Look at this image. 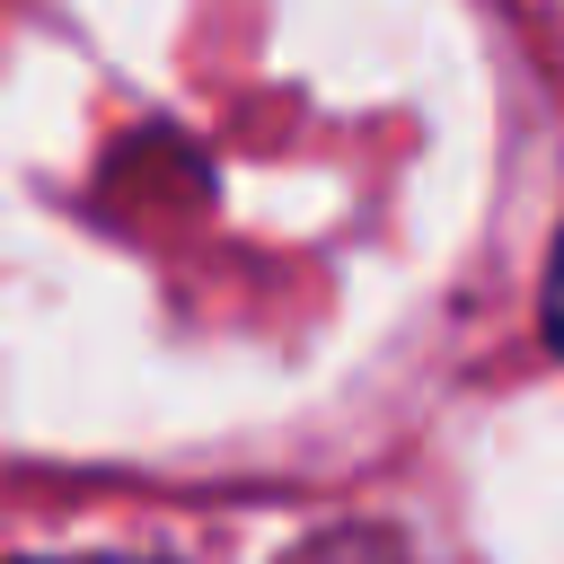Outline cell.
<instances>
[{
    "label": "cell",
    "mask_w": 564,
    "mask_h": 564,
    "mask_svg": "<svg viewBox=\"0 0 564 564\" xmlns=\"http://www.w3.org/2000/svg\"><path fill=\"white\" fill-rule=\"evenodd\" d=\"M291 564H414V555L388 546V538H361V529H352V538H317V546H300Z\"/></svg>",
    "instance_id": "6da1fadb"
},
{
    "label": "cell",
    "mask_w": 564,
    "mask_h": 564,
    "mask_svg": "<svg viewBox=\"0 0 564 564\" xmlns=\"http://www.w3.org/2000/svg\"><path fill=\"white\" fill-rule=\"evenodd\" d=\"M546 308H555V344H564V256H555V291H546Z\"/></svg>",
    "instance_id": "7a4b0ae2"
},
{
    "label": "cell",
    "mask_w": 564,
    "mask_h": 564,
    "mask_svg": "<svg viewBox=\"0 0 564 564\" xmlns=\"http://www.w3.org/2000/svg\"><path fill=\"white\" fill-rule=\"evenodd\" d=\"M62 564H132V555H62Z\"/></svg>",
    "instance_id": "3957f363"
}]
</instances>
